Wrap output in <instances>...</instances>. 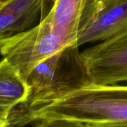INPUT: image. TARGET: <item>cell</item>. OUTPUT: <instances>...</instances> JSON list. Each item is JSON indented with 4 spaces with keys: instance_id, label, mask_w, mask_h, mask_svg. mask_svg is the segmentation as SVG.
Returning <instances> with one entry per match:
<instances>
[{
    "instance_id": "obj_5",
    "label": "cell",
    "mask_w": 127,
    "mask_h": 127,
    "mask_svg": "<svg viewBox=\"0 0 127 127\" xmlns=\"http://www.w3.org/2000/svg\"><path fill=\"white\" fill-rule=\"evenodd\" d=\"M102 0H42L40 22L77 41L79 35L92 20Z\"/></svg>"
},
{
    "instance_id": "obj_10",
    "label": "cell",
    "mask_w": 127,
    "mask_h": 127,
    "mask_svg": "<svg viewBox=\"0 0 127 127\" xmlns=\"http://www.w3.org/2000/svg\"><path fill=\"white\" fill-rule=\"evenodd\" d=\"M91 127H127V123H114V124H90Z\"/></svg>"
},
{
    "instance_id": "obj_4",
    "label": "cell",
    "mask_w": 127,
    "mask_h": 127,
    "mask_svg": "<svg viewBox=\"0 0 127 127\" xmlns=\"http://www.w3.org/2000/svg\"><path fill=\"white\" fill-rule=\"evenodd\" d=\"M81 55L91 83L114 85L127 82V29L86 49Z\"/></svg>"
},
{
    "instance_id": "obj_12",
    "label": "cell",
    "mask_w": 127,
    "mask_h": 127,
    "mask_svg": "<svg viewBox=\"0 0 127 127\" xmlns=\"http://www.w3.org/2000/svg\"><path fill=\"white\" fill-rule=\"evenodd\" d=\"M6 1H8V0H0V5L4 3V2H5Z\"/></svg>"
},
{
    "instance_id": "obj_8",
    "label": "cell",
    "mask_w": 127,
    "mask_h": 127,
    "mask_svg": "<svg viewBox=\"0 0 127 127\" xmlns=\"http://www.w3.org/2000/svg\"><path fill=\"white\" fill-rule=\"evenodd\" d=\"M29 87L19 71L5 58L0 61V122L7 124L19 105L29 97Z\"/></svg>"
},
{
    "instance_id": "obj_9",
    "label": "cell",
    "mask_w": 127,
    "mask_h": 127,
    "mask_svg": "<svg viewBox=\"0 0 127 127\" xmlns=\"http://www.w3.org/2000/svg\"><path fill=\"white\" fill-rule=\"evenodd\" d=\"M37 122L34 127H91L90 124L63 118L42 119Z\"/></svg>"
},
{
    "instance_id": "obj_7",
    "label": "cell",
    "mask_w": 127,
    "mask_h": 127,
    "mask_svg": "<svg viewBox=\"0 0 127 127\" xmlns=\"http://www.w3.org/2000/svg\"><path fill=\"white\" fill-rule=\"evenodd\" d=\"M42 0H8L0 5V40L26 31L40 15Z\"/></svg>"
},
{
    "instance_id": "obj_6",
    "label": "cell",
    "mask_w": 127,
    "mask_h": 127,
    "mask_svg": "<svg viewBox=\"0 0 127 127\" xmlns=\"http://www.w3.org/2000/svg\"><path fill=\"white\" fill-rule=\"evenodd\" d=\"M127 29V0H102L99 10L79 35V46L108 39Z\"/></svg>"
},
{
    "instance_id": "obj_11",
    "label": "cell",
    "mask_w": 127,
    "mask_h": 127,
    "mask_svg": "<svg viewBox=\"0 0 127 127\" xmlns=\"http://www.w3.org/2000/svg\"><path fill=\"white\" fill-rule=\"evenodd\" d=\"M0 127H7V124L2 123V122H0Z\"/></svg>"
},
{
    "instance_id": "obj_3",
    "label": "cell",
    "mask_w": 127,
    "mask_h": 127,
    "mask_svg": "<svg viewBox=\"0 0 127 127\" xmlns=\"http://www.w3.org/2000/svg\"><path fill=\"white\" fill-rule=\"evenodd\" d=\"M73 43L76 42L58 32L51 24L40 22L26 31L0 40V55L26 80L40 62Z\"/></svg>"
},
{
    "instance_id": "obj_1",
    "label": "cell",
    "mask_w": 127,
    "mask_h": 127,
    "mask_svg": "<svg viewBox=\"0 0 127 127\" xmlns=\"http://www.w3.org/2000/svg\"><path fill=\"white\" fill-rule=\"evenodd\" d=\"M52 118L87 124L127 123V85L90 83L44 105L12 113L8 127Z\"/></svg>"
},
{
    "instance_id": "obj_2",
    "label": "cell",
    "mask_w": 127,
    "mask_h": 127,
    "mask_svg": "<svg viewBox=\"0 0 127 127\" xmlns=\"http://www.w3.org/2000/svg\"><path fill=\"white\" fill-rule=\"evenodd\" d=\"M77 43L65 46L40 62L26 78L29 97L22 110L53 102L90 83Z\"/></svg>"
}]
</instances>
